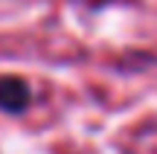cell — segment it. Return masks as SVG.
Instances as JSON below:
<instances>
[{
    "mask_svg": "<svg viewBox=\"0 0 157 154\" xmlns=\"http://www.w3.org/2000/svg\"><path fill=\"white\" fill-rule=\"evenodd\" d=\"M29 105V85L23 79H0V111H9V114H17Z\"/></svg>",
    "mask_w": 157,
    "mask_h": 154,
    "instance_id": "cell-1",
    "label": "cell"
}]
</instances>
